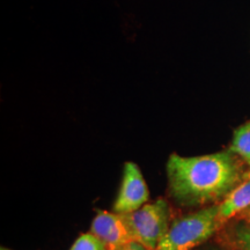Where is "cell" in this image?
<instances>
[{"label": "cell", "instance_id": "6da1fadb", "mask_svg": "<svg viewBox=\"0 0 250 250\" xmlns=\"http://www.w3.org/2000/svg\"><path fill=\"white\" fill-rule=\"evenodd\" d=\"M167 175L171 196L181 205L197 206L223 201L246 173L228 151L190 158L171 154Z\"/></svg>", "mask_w": 250, "mask_h": 250}, {"label": "cell", "instance_id": "7a4b0ae2", "mask_svg": "<svg viewBox=\"0 0 250 250\" xmlns=\"http://www.w3.org/2000/svg\"><path fill=\"white\" fill-rule=\"evenodd\" d=\"M224 226L219 217V204L208 206L174 221L156 250H192L220 232Z\"/></svg>", "mask_w": 250, "mask_h": 250}, {"label": "cell", "instance_id": "3957f363", "mask_svg": "<svg viewBox=\"0 0 250 250\" xmlns=\"http://www.w3.org/2000/svg\"><path fill=\"white\" fill-rule=\"evenodd\" d=\"M121 215L129 228L133 242L147 250H156L170 227L169 206L162 198L152 204H145L131 213Z\"/></svg>", "mask_w": 250, "mask_h": 250}, {"label": "cell", "instance_id": "277c9868", "mask_svg": "<svg viewBox=\"0 0 250 250\" xmlns=\"http://www.w3.org/2000/svg\"><path fill=\"white\" fill-rule=\"evenodd\" d=\"M149 192L142 171L134 162L124 165L123 179L114 204V212L126 214L137 211L148 201Z\"/></svg>", "mask_w": 250, "mask_h": 250}, {"label": "cell", "instance_id": "5b68a950", "mask_svg": "<svg viewBox=\"0 0 250 250\" xmlns=\"http://www.w3.org/2000/svg\"><path fill=\"white\" fill-rule=\"evenodd\" d=\"M90 233L101 240L107 250H124L133 242L123 217L107 211H100L95 215Z\"/></svg>", "mask_w": 250, "mask_h": 250}, {"label": "cell", "instance_id": "8992f818", "mask_svg": "<svg viewBox=\"0 0 250 250\" xmlns=\"http://www.w3.org/2000/svg\"><path fill=\"white\" fill-rule=\"evenodd\" d=\"M250 208V171H247L240 183L219 203V217L225 225L230 219L239 217Z\"/></svg>", "mask_w": 250, "mask_h": 250}, {"label": "cell", "instance_id": "52a82bcc", "mask_svg": "<svg viewBox=\"0 0 250 250\" xmlns=\"http://www.w3.org/2000/svg\"><path fill=\"white\" fill-rule=\"evenodd\" d=\"M218 240L230 250H250V225L240 220L221 230Z\"/></svg>", "mask_w": 250, "mask_h": 250}, {"label": "cell", "instance_id": "ba28073f", "mask_svg": "<svg viewBox=\"0 0 250 250\" xmlns=\"http://www.w3.org/2000/svg\"><path fill=\"white\" fill-rule=\"evenodd\" d=\"M229 151L240 156L250 169V121L234 131Z\"/></svg>", "mask_w": 250, "mask_h": 250}, {"label": "cell", "instance_id": "9c48e42d", "mask_svg": "<svg viewBox=\"0 0 250 250\" xmlns=\"http://www.w3.org/2000/svg\"><path fill=\"white\" fill-rule=\"evenodd\" d=\"M70 250H107L99 237L93 233H85L80 235L71 247Z\"/></svg>", "mask_w": 250, "mask_h": 250}, {"label": "cell", "instance_id": "30bf717a", "mask_svg": "<svg viewBox=\"0 0 250 250\" xmlns=\"http://www.w3.org/2000/svg\"><path fill=\"white\" fill-rule=\"evenodd\" d=\"M237 218H239L241 221H245V223L250 225V208H247L246 211H243Z\"/></svg>", "mask_w": 250, "mask_h": 250}, {"label": "cell", "instance_id": "8fae6325", "mask_svg": "<svg viewBox=\"0 0 250 250\" xmlns=\"http://www.w3.org/2000/svg\"><path fill=\"white\" fill-rule=\"evenodd\" d=\"M124 250H147V249L144 248V247H143V246H140L139 243H137V242H132V243H130V245L127 246L126 248H125Z\"/></svg>", "mask_w": 250, "mask_h": 250}, {"label": "cell", "instance_id": "7c38bea8", "mask_svg": "<svg viewBox=\"0 0 250 250\" xmlns=\"http://www.w3.org/2000/svg\"><path fill=\"white\" fill-rule=\"evenodd\" d=\"M1 250H9V249H6V248H1Z\"/></svg>", "mask_w": 250, "mask_h": 250}]
</instances>
